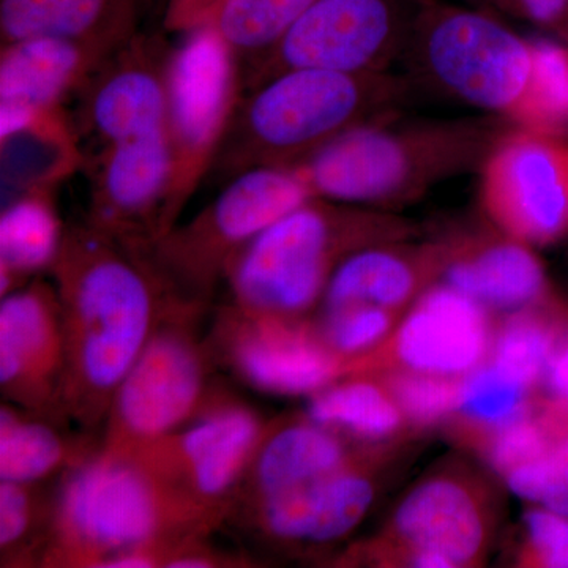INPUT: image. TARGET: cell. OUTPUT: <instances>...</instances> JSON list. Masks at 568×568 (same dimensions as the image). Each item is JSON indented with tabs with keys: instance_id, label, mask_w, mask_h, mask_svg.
<instances>
[{
	"instance_id": "2e32d148",
	"label": "cell",
	"mask_w": 568,
	"mask_h": 568,
	"mask_svg": "<svg viewBox=\"0 0 568 568\" xmlns=\"http://www.w3.org/2000/svg\"><path fill=\"white\" fill-rule=\"evenodd\" d=\"M209 343L242 383L268 395L312 396L339 379L345 365L317 334L312 316H252L226 305Z\"/></svg>"
},
{
	"instance_id": "cb8c5ba5",
	"label": "cell",
	"mask_w": 568,
	"mask_h": 568,
	"mask_svg": "<svg viewBox=\"0 0 568 568\" xmlns=\"http://www.w3.org/2000/svg\"><path fill=\"white\" fill-rule=\"evenodd\" d=\"M140 0H0V41L58 37L115 50L136 33Z\"/></svg>"
},
{
	"instance_id": "9a60e30c",
	"label": "cell",
	"mask_w": 568,
	"mask_h": 568,
	"mask_svg": "<svg viewBox=\"0 0 568 568\" xmlns=\"http://www.w3.org/2000/svg\"><path fill=\"white\" fill-rule=\"evenodd\" d=\"M496 315L439 282L406 310L392 334L343 366V376L407 372L466 377L487 364Z\"/></svg>"
},
{
	"instance_id": "60d3db41",
	"label": "cell",
	"mask_w": 568,
	"mask_h": 568,
	"mask_svg": "<svg viewBox=\"0 0 568 568\" xmlns=\"http://www.w3.org/2000/svg\"><path fill=\"white\" fill-rule=\"evenodd\" d=\"M566 43H568V33H567V37H566Z\"/></svg>"
},
{
	"instance_id": "f1b7e54d",
	"label": "cell",
	"mask_w": 568,
	"mask_h": 568,
	"mask_svg": "<svg viewBox=\"0 0 568 568\" xmlns=\"http://www.w3.org/2000/svg\"><path fill=\"white\" fill-rule=\"evenodd\" d=\"M540 395L487 362L465 377L457 409L440 429L452 444L474 455L485 437L528 413Z\"/></svg>"
},
{
	"instance_id": "7a4b0ae2",
	"label": "cell",
	"mask_w": 568,
	"mask_h": 568,
	"mask_svg": "<svg viewBox=\"0 0 568 568\" xmlns=\"http://www.w3.org/2000/svg\"><path fill=\"white\" fill-rule=\"evenodd\" d=\"M215 529L140 459L99 447L61 474L40 567L106 568L134 549H179Z\"/></svg>"
},
{
	"instance_id": "5bb4252c",
	"label": "cell",
	"mask_w": 568,
	"mask_h": 568,
	"mask_svg": "<svg viewBox=\"0 0 568 568\" xmlns=\"http://www.w3.org/2000/svg\"><path fill=\"white\" fill-rule=\"evenodd\" d=\"M478 171V200L495 230L536 250L567 241V134L515 126Z\"/></svg>"
},
{
	"instance_id": "7402d4cb",
	"label": "cell",
	"mask_w": 568,
	"mask_h": 568,
	"mask_svg": "<svg viewBox=\"0 0 568 568\" xmlns=\"http://www.w3.org/2000/svg\"><path fill=\"white\" fill-rule=\"evenodd\" d=\"M407 241L366 246L336 267L321 306L369 304L407 310L443 280L447 265L444 239L425 244Z\"/></svg>"
},
{
	"instance_id": "484cf974",
	"label": "cell",
	"mask_w": 568,
	"mask_h": 568,
	"mask_svg": "<svg viewBox=\"0 0 568 568\" xmlns=\"http://www.w3.org/2000/svg\"><path fill=\"white\" fill-rule=\"evenodd\" d=\"M65 234L54 190H31L3 201L0 215V295L50 274Z\"/></svg>"
},
{
	"instance_id": "ab89813d",
	"label": "cell",
	"mask_w": 568,
	"mask_h": 568,
	"mask_svg": "<svg viewBox=\"0 0 568 568\" xmlns=\"http://www.w3.org/2000/svg\"><path fill=\"white\" fill-rule=\"evenodd\" d=\"M466 3H470V6L481 7V9H488V6H491L489 0H465Z\"/></svg>"
},
{
	"instance_id": "44dd1931",
	"label": "cell",
	"mask_w": 568,
	"mask_h": 568,
	"mask_svg": "<svg viewBox=\"0 0 568 568\" xmlns=\"http://www.w3.org/2000/svg\"><path fill=\"white\" fill-rule=\"evenodd\" d=\"M447 265L440 282L462 291L496 316L558 295L536 248L489 231L444 237Z\"/></svg>"
},
{
	"instance_id": "30bf717a",
	"label": "cell",
	"mask_w": 568,
	"mask_h": 568,
	"mask_svg": "<svg viewBox=\"0 0 568 568\" xmlns=\"http://www.w3.org/2000/svg\"><path fill=\"white\" fill-rule=\"evenodd\" d=\"M171 52L164 133L171 152V182L160 237L173 230L213 160L244 93L239 59L220 33L205 24ZM159 237V239H160Z\"/></svg>"
},
{
	"instance_id": "d6a6232c",
	"label": "cell",
	"mask_w": 568,
	"mask_h": 568,
	"mask_svg": "<svg viewBox=\"0 0 568 568\" xmlns=\"http://www.w3.org/2000/svg\"><path fill=\"white\" fill-rule=\"evenodd\" d=\"M379 377L395 396L396 403L420 435L440 428L457 409L465 377L422 375V373L390 372L372 375Z\"/></svg>"
},
{
	"instance_id": "5b68a950",
	"label": "cell",
	"mask_w": 568,
	"mask_h": 568,
	"mask_svg": "<svg viewBox=\"0 0 568 568\" xmlns=\"http://www.w3.org/2000/svg\"><path fill=\"white\" fill-rule=\"evenodd\" d=\"M416 234V224L395 213L310 197L234 257L224 280L230 305L252 316H313L347 256Z\"/></svg>"
},
{
	"instance_id": "d590c367",
	"label": "cell",
	"mask_w": 568,
	"mask_h": 568,
	"mask_svg": "<svg viewBox=\"0 0 568 568\" xmlns=\"http://www.w3.org/2000/svg\"><path fill=\"white\" fill-rule=\"evenodd\" d=\"M537 506L568 517V405L564 407L555 439L541 467V488Z\"/></svg>"
},
{
	"instance_id": "f35d334b",
	"label": "cell",
	"mask_w": 568,
	"mask_h": 568,
	"mask_svg": "<svg viewBox=\"0 0 568 568\" xmlns=\"http://www.w3.org/2000/svg\"><path fill=\"white\" fill-rule=\"evenodd\" d=\"M544 394L568 405V312L560 325L555 351L549 358Z\"/></svg>"
},
{
	"instance_id": "4316f807",
	"label": "cell",
	"mask_w": 568,
	"mask_h": 568,
	"mask_svg": "<svg viewBox=\"0 0 568 568\" xmlns=\"http://www.w3.org/2000/svg\"><path fill=\"white\" fill-rule=\"evenodd\" d=\"M59 422L3 402L0 407V480L41 484L92 455L100 446L73 439Z\"/></svg>"
},
{
	"instance_id": "3957f363",
	"label": "cell",
	"mask_w": 568,
	"mask_h": 568,
	"mask_svg": "<svg viewBox=\"0 0 568 568\" xmlns=\"http://www.w3.org/2000/svg\"><path fill=\"white\" fill-rule=\"evenodd\" d=\"M409 85L388 71L297 69L242 93L211 173L295 168L355 126L396 114Z\"/></svg>"
},
{
	"instance_id": "836d02e7",
	"label": "cell",
	"mask_w": 568,
	"mask_h": 568,
	"mask_svg": "<svg viewBox=\"0 0 568 568\" xmlns=\"http://www.w3.org/2000/svg\"><path fill=\"white\" fill-rule=\"evenodd\" d=\"M536 41L537 80L534 129L568 132V47L551 40Z\"/></svg>"
},
{
	"instance_id": "6da1fadb",
	"label": "cell",
	"mask_w": 568,
	"mask_h": 568,
	"mask_svg": "<svg viewBox=\"0 0 568 568\" xmlns=\"http://www.w3.org/2000/svg\"><path fill=\"white\" fill-rule=\"evenodd\" d=\"M65 335L63 402L85 432L106 420L112 398L164 313L179 301L145 250L82 222L65 227L52 265Z\"/></svg>"
},
{
	"instance_id": "e0dca14e",
	"label": "cell",
	"mask_w": 568,
	"mask_h": 568,
	"mask_svg": "<svg viewBox=\"0 0 568 568\" xmlns=\"http://www.w3.org/2000/svg\"><path fill=\"white\" fill-rule=\"evenodd\" d=\"M171 52L160 33L136 32L93 70L71 118L89 151L164 132Z\"/></svg>"
},
{
	"instance_id": "ffe728a7",
	"label": "cell",
	"mask_w": 568,
	"mask_h": 568,
	"mask_svg": "<svg viewBox=\"0 0 568 568\" xmlns=\"http://www.w3.org/2000/svg\"><path fill=\"white\" fill-rule=\"evenodd\" d=\"M110 52L97 44L58 37L2 44L0 134L18 129L37 112L63 108Z\"/></svg>"
},
{
	"instance_id": "52a82bcc",
	"label": "cell",
	"mask_w": 568,
	"mask_h": 568,
	"mask_svg": "<svg viewBox=\"0 0 568 568\" xmlns=\"http://www.w3.org/2000/svg\"><path fill=\"white\" fill-rule=\"evenodd\" d=\"M406 51L437 92L534 129L536 41L481 7L417 0Z\"/></svg>"
},
{
	"instance_id": "ba28073f",
	"label": "cell",
	"mask_w": 568,
	"mask_h": 568,
	"mask_svg": "<svg viewBox=\"0 0 568 568\" xmlns=\"http://www.w3.org/2000/svg\"><path fill=\"white\" fill-rule=\"evenodd\" d=\"M310 197L315 196L297 168H254L227 181L211 204L145 253L175 293L207 305L244 246Z\"/></svg>"
},
{
	"instance_id": "277c9868",
	"label": "cell",
	"mask_w": 568,
	"mask_h": 568,
	"mask_svg": "<svg viewBox=\"0 0 568 568\" xmlns=\"http://www.w3.org/2000/svg\"><path fill=\"white\" fill-rule=\"evenodd\" d=\"M395 115L355 126L295 166L313 196L390 212L439 182L480 170L504 133L493 119L403 122Z\"/></svg>"
},
{
	"instance_id": "4dcf8cb0",
	"label": "cell",
	"mask_w": 568,
	"mask_h": 568,
	"mask_svg": "<svg viewBox=\"0 0 568 568\" xmlns=\"http://www.w3.org/2000/svg\"><path fill=\"white\" fill-rule=\"evenodd\" d=\"M52 496L40 484L0 480V562L2 567L40 566L47 547Z\"/></svg>"
},
{
	"instance_id": "1f68e13d",
	"label": "cell",
	"mask_w": 568,
	"mask_h": 568,
	"mask_svg": "<svg viewBox=\"0 0 568 568\" xmlns=\"http://www.w3.org/2000/svg\"><path fill=\"white\" fill-rule=\"evenodd\" d=\"M405 313L388 306L346 304L321 306L312 317L328 349L347 364L379 346Z\"/></svg>"
},
{
	"instance_id": "4fadbf2b",
	"label": "cell",
	"mask_w": 568,
	"mask_h": 568,
	"mask_svg": "<svg viewBox=\"0 0 568 568\" xmlns=\"http://www.w3.org/2000/svg\"><path fill=\"white\" fill-rule=\"evenodd\" d=\"M417 0H316L275 48L246 67L244 92L297 69L383 73L406 51Z\"/></svg>"
},
{
	"instance_id": "e575fe53",
	"label": "cell",
	"mask_w": 568,
	"mask_h": 568,
	"mask_svg": "<svg viewBox=\"0 0 568 568\" xmlns=\"http://www.w3.org/2000/svg\"><path fill=\"white\" fill-rule=\"evenodd\" d=\"M514 562L523 568H568V517L537 504H529Z\"/></svg>"
},
{
	"instance_id": "7c38bea8",
	"label": "cell",
	"mask_w": 568,
	"mask_h": 568,
	"mask_svg": "<svg viewBox=\"0 0 568 568\" xmlns=\"http://www.w3.org/2000/svg\"><path fill=\"white\" fill-rule=\"evenodd\" d=\"M265 426L253 407L212 394L196 417L133 457L220 528L230 518Z\"/></svg>"
},
{
	"instance_id": "d4e9b609",
	"label": "cell",
	"mask_w": 568,
	"mask_h": 568,
	"mask_svg": "<svg viewBox=\"0 0 568 568\" xmlns=\"http://www.w3.org/2000/svg\"><path fill=\"white\" fill-rule=\"evenodd\" d=\"M306 414L358 444L422 439L395 396L377 376H343L308 396Z\"/></svg>"
},
{
	"instance_id": "8d00e7d4",
	"label": "cell",
	"mask_w": 568,
	"mask_h": 568,
	"mask_svg": "<svg viewBox=\"0 0 568 568\" xmlns=\"http://www.w3.org/2000/svg\"><path fill=\"white\" fill-rule=\"evenodd\" d=\"M491 6L518 14L540 28L555 32L566 41L568 33V0H489Z\"/></svg>"
},
{
	"instance_id": "74e56055",
	"label": "cell",
	"mask_w": 568,
	"mask_h": 568,
	"mask_svg": "<svg viewBox=\"0 0 568 568\" xmlns=\"http://www.w3.org/2000/svg\"><path fill=\"white\" fill-rule=\"evenodd\" d=\"M224 0H168L163 28L168 33H189L207 24Z\"/></svg>"
},
{
	"instance_id": "83f0119b",
	"label": "cell",
	"mask_w": 568,
	"mask_h": 568,
	"mask_svg": "<svg viewBox=\"0 0 568 568\" xmlns=\"http://www.w3.org/2000/svg\"><path fill=\"white\" fill-rule=\"evenodd\" d=\"M567 312L568 301L558 294L541 304L497 316L488 362L544 394L549 358Z\"/></svg>"
},
{
	"instance_id": "ac0fdd59",
	"label": "cell",
	"mask_w": 568,
	"mask_h": 568,
	"mask_svg": "<svg viewBox=\"0 0 568 568\" xmlns=\"http://www.w3.org/2000/svg\"><path fill=\"white\" fill-rule=\"evenodd\" d=\"M63 383L61 302L54 283L39 276L0 302V392L3 402L65 424Z\"/></svg>"
},
{
	"instance_id": "9c48e42d",
	"label": "cell",
	"mask_w": 568,
	"mask_h": 568,
	"mask_svg": "<svg viewBox=\"0 0 568 568\" xmlns=\"http://www.w3.org/2000/svg\"><path fill=\"white\" fill-rule=\"evenodd\" d=\"M204 306L179 301L164 313L115 390L102 450L132 457L201 413L213 394L209 376L215 358L196 331Z\"/></svg>"
},
{
	"instance_id": "f546056e",
	"label": "cell",
	"mask_w": 568,
	"mask_h": 568,
	"mask_svg": "<svg viewBox=\"0 0 568 568\" xmlns=\"http://www.w3.org/2000/svg\"><path fill=\"white\" fill-rule=\"evenodd\" d=\"M315 2L316 0H224L207 24L220 33L244 71L275 48Z\"/></svg>"
},
{
	"instance_id": "603a6c76",
	"label": "cell",
	"mask_w": 568,
	"mask_h": 568,
	"mask_svg": "<svg viewBox=\"0 0 568 568\" xmlns=\"http://www.w3.org/2000/svg\"><path fill=\"white\" fill-rule=\"evenodd\" d=\"M364 446L317 424L306 413L267 422L235 504L261 499L332 473Z\"/></svg>"
},
{
	"instance_id": "8992f818",
	"label": "cell",
	"mask_w": 568,
	"mask_h": 568,
	"mask_svg": "<svg viewBox=\"0 0 568 568\" xmlns=\"http://www.w3.org/2000/svg\"><path fill=\"white\" fill-rule=\"evenodd\" d=\"M489 473L463 458L439 463L407 489L383 528L351 545L336 566H485L504 511Z\"/></svg>"
},
{
	"instance_id": "8fae6325",
	"label": "cell",
	"mask_w": 568,
	"mask_h": 568,
	"mask_svg": "<svg viewBox=\"0 0 568 568\" xmlns=\"http://www.w3.org/2000/svg\"><path fill=\"white\" fill-rule=\"evenodd\" d=\"M418 440L364 446L346 465L261 499L235 504L230 518L282 549L331 547L353 534L375 506L387 477Z\"/></svg>"
},
{
	"instance_id": "d6986e66",
	"label": "cell",
	"mask_w": 568,
	"mask_h": 568,
	"mask_svg": "<svg viewBox=\"0 0 568 568\" xmlns=\"http://www.w3.org/2000/svg\"><path fill=\"white\" fill-rule=\"evenodd\" d=\"M89 179L85 223L134 248L160 237L171 182L166 133L149 134L92 149L82 155Z\"/></svg>"
}]
</instances>
